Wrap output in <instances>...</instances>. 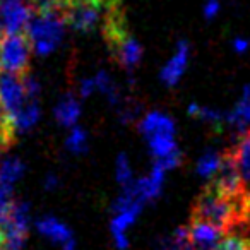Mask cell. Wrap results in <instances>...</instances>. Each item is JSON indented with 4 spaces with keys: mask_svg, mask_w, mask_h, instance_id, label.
Segmentation results:
<instances>
[{
    "mask_svg": "<svg viewBox=\"0 0 250 250\" xmlns=\"http://www.w3.org/2000/svg\"><path fill=\"white\" fill-rule=\"evenodd\" d=\"M247 206H249L247 195L231 197L211 184L195 201L192 218L209 221L228 233L243 218Z\"/></svg>",
    "mask_w": 250,
    "mask_h": 250,
    "instance_id": "cell-1",
    "label": "cell"
},
{
    "mask_svg": "<svg viewBox=\"0 0 250 250\" xmlns=\"http://www.w3.org/2000/svg\"><path fill=\"white\" fill-rule=\"evenodd\" d=\"M65 22L62 7L35 9L31 21L24 31L33 52L42 57L55 52L63 38Z\"/></svg>",
    "mask_w": 250,
    "mask_h": 250,
    "instance_id": "cell-2",
    "label": "cell"
},
{
    "mask_svg": "<svg viewBox=\"0 0 250 250\" xmlns=\"http://www.w3.org/2000/svg\"><path fill=\"white\" fill-rule=\"evenodd\" d=\"M143 202L134 194H130L127 188H124L122 195L115 201L113 208H111L113 218H111L110 228L111 236H113V245L117 250H127V247H129L127 231L136 223L139 212L143 211Z\"/></svg>",
    "mask_w": 250,
    "mask_h": 250,
    "instance_id": "cell-3",
    "label": "cell"
},
{
    "mask_svg": "<svg viewBox=\"0 0 250 250\" xmlns=\"http://www.w3.org/2000/svg\"><path fill=\"white\" fill-rule=\"evenodd\" d=\"M31 52V43L26 33L5 35L0 45V70L19 74V76L28 74Z\"/></svg>",
    "mask_w": 250,
    "mask_h": 250,
    "instance_id": "cell-4",
    "label": "cell"
},
{
    "mask_svg": "<svg viewBox=\"0 0 250 250\" xmlns=\"http://www.w3.org/2000/svg\"><path fill=\"white\" fill-rule=\"evenodd\" d=\"M31 98L26 91L24 76L0 70V106L4 108L9 120H12Z\"/></svg>",
    "mask_w": 250,
    "mask_h": 250,
    "instance_id": "cell-5",
    "label": "cell"
},
{
    "mask_svg": "<svg viewBox=\"0 0 250 250\" xmlns=\"http://www.w3.org/2000/svg\"><path fill=\"white\" fill-rule=\"evenodd\" d=\"M29 228V206L26 202H12L4 219V250H24Z\"/></svg>",
    "mask_w": 250,
    "mask_h": 250,
    "instance_id": "cell-6",
    "label": "cell"
},
{
    "mask_svg": "<svg viewBox=\"0 0 250 250\" xmlns=\"http://www.w3.org/2000/svg\"><path fill=\"white\" fill-rule=\"evenodd\" d=\"M35 7L24 0H0V29L5 35L24 33L33 18Z\"/></svg>",
    "mask_w": 250,
    "mask_h": 250,
    "instance_id": "cell-7",
    "label": "cell"
},
{
    "mask_svg": "<svg viewBox=\"0 0 250 250\" xmlns=\"http://www.w3.org/2000/svg\"><path fill=\"white\" fill-rule=\"evenodd\" d=\"M167 168L160 163H154L151 171L146 175V177L139 178V180H134L129 187H124L134 194L137 199H139L143 204H147V202L154 201L158 195L163 190V184H165V173H167Z\"/></svg>",
    "mask_w": 250,
    "mask_h": 250,
    "instance_id": "cell-8",
    "label": "cell"
},
{
    "mask_svg": "<svg viewBox=\"0 0 250 250\" xmlns=\"http://www.w3.org/2000/svg\"><path fill=\"white\" fill-rule=\"evenodd\" d=\"M212 185L221 192H225L226 195H231V197H243L245 195L242 190V180H240L233 151H226L223 154V163L216 177L212 178Z\"/></svg>",
    "mask_w": 250,
    "mask_h": 250,
    "instance_id": "cell-9",
    "label": "cell"
},
{
    "mask_svg": "<svg viewBox=\"0 0 250 250\" xmlns=\"http://www.w3.org/2000/svg\"><path fill=\"white\" fill-rule=\"evenodd\" d=\"M188 229V240H190L194 250H211L225 238L226 231L219 226L212 225L209 221L192 218Z\"/></svg>",
    "mask_w": 250,
    "mask_h": 250,
    "instance_id": "cell-10",
    "label": "cell"
},
{
    "mask_svg": "<svg viewBox=\"0 0 250 250\" xmlns=\"http://www.w3.org/2000/svg\"><path fill=\"white\" fill-rule=\"evenodd\" d=\"M36 229H38L43 236L52 240L53 243L62 247V250H76L77 243H76V240H74L72 231H70L69 226L60 221V219L53 218V216H45V218L36 221Z\"/></svg>",
    "mask_w": 250,
    "mask_h": 250,
    "instance_id": "cell-11",
    "label": "cell"
},
{
    "mask_svg": "<svg viewBox=\"0 0 250 250\" xmlns=\"http://www.w3.org/2000/svg\"><path fill=\"white\" fill-rule=\"evenodd\" d=\"M188 57H190V46H188L187 42H180L177 45V50H175L173 57L168 60L167 63L161 69V81L167 86H175L178 84V81L182 79V76L185 74L188 65Z\"/></svg>",
    "mask_w": 250,
    "mask_h": 250,
    "instance_id": "cell-12",
    "label": "cell"
},
{
    "mask_svg": "<svg viewBox=\"0 0 250 250\" xmlns=\"http://www.w3.org/2000/svg\"><path fill=\"white\" fill-rule=\"evenodd\" d=\"M231 151L242 180V190L247 197H250V130L240 134L238 143Z\"/></svg>",
    "mask_w": 250,
    "mask_h": 250,
    "instance_id": "cell-13",
    "label": "cell"
},
{
    "mask_svg": "<svg viewBox=\"0 0 250 250\" xmlns=\"http://www.w3.org/2000/svg\"><path fill=\"white\" fill-rule=\"evenodd\" d=\"M139 130L144 137L161 132H175V122L163 111H149L139 122Z\"/></svg>",
    "mask_w": 250,
    "mask_h": 250,
    "instance_id": "cell-14",
    "label": "cell"
},
{
    "mask_svg": "<svg viewBox=\"0 0 250 250\" xmlns=\"http://www.w3.org/2000/svg\"><path fill=\"white\" fill-rule=\"evenodd\" d=\"M226 122L242 134L250 130V86H245L236 106L226 115Z\"/></svg>",
    "mask_w": 250,
    "mask_h": 250,
    "instance_id": "cell-15",
    "label": "cell"
},
{
    "mask_svg": "<svg viewBox=\"0 0 250 250\" xmlns=\"http://www.w3.org/2000/svg\"><path fill=\"white\" fill-rule=\"evenodd\" d=\"M81 117V104L74 94H65L55 106V118L63 127H76Z\"/></svg>",
    "mask_w": 250,
    "mask_h": 250,
    "instance_id": "cell-16",
    "label": "cell"
},
{
    "mask_svg": "<svg viewBox=\"0 0 250 250\" xmlns=\"http://www.w3.org/2000/svg\"><path fill=\"white\" fill-rule=\"evenodd\" d=\"M38 118H40L38 98H31L11 122L16 134H22V132H28L29 129H33L36 125V122H38Z\"/></svg>",
    "mask_w": 250,
    "mask_h": 250,
    "instance_id": "cell-17",
    "label": "cell"
},
{
    "mask_svg": "<svg viewBox=\"0 0 250 250\" xmlns=\"http://www.w3.org/2000/svg\"><path fill=\"white\" fill-rule=\"evenodd\" d=\"M24 175V163L16 156H7L0 161V184L14 187V184Z\"/></svg>",
    "mask_w": 250,
    "mask_h": 250,
    "instance_id": "cell-18",
    "label": "cell"
},
{
    "mask_svg": "<svg viewBox=\"0 0 250 250\" xmlns=\"http://www.w3.org/2000/svg\"><path fill=\"white\" fill-rule=\"evenodd\" d=\"M221 163H223V154L216 153V151H208V153L199 158L195 171H197V175L201 178H209V180H212V178L216 177V173H218Z\"/></svg>",
    "mask_w": 250,
    "mask_h": 250,
    "instance_id": "cell-19",
    "label": "cell"
},
{
    "mask_svg": "<svg viewBox=\"0 0 250 250\" xmlns=\"http://www.w3.org/2000/svg\"><path fill=\"white\" fill-rule=\"evenodd\" d=\"M94 83H96V89L100 91V93H103L104 96L110 100V103H113V104L120 103V91H118L117 84L113 83V79L108 76V72H104V70L98 72L96 76H94Z\"/></svg>",
    "mask_w": 250,
    "mask_h": 250,
    "instance_id": "cell-20",
    "label": "cell"
},
{
    "mask_svg": "<svg viewBox=\"0 0 250 250\" xmlns=\"http://www.w3.org/2000/svg\"><path fill=\"white\" fill-rule=\"evenodd\" d=\"M188 113L192 117H197L199 120L208 122L211 125H223V122H226V117H223V113H219L218 110L209 106H199V104H190L188 106Z\"/></svg>",
    "mask_w": 250,
    "mask_h": 250,
    "instance_id": "cell-21",
    "label": "cell"
},
{
    "mask_svg": "<svg viewBox=\"0 0 250 250\" xmlns=\"http://www.w3.org/2000/svg\"><path fill=\"white\" fill-rule=\"evenodd\" d=\"M132 175V167H130L127 154H118L117 161H115V178H117V182L122 187H129L134 182Z\"/></svg>",
    "mask_w": 250,
    "mask_h": 250,
    "instance_id": "cell-22",
    "label": "cell"
},
{
    "mask_svg": "<svg viewBox=\"0 0 250 250\" xmlns=\"http://www.w3.org/2000/svg\"><path fill=\"white\" fill-rule=\"evenodd\" d=\"M65 147L70 153H84L87 149V132L81 127H72L65 139Z\"/></svg>",
    "mask_w": 250,
    "mask_h": 250,
    "instance_id": "cell-23",
    "label": "cell"
},
{
    "mask_svg": "<svg viewBox=\"0 0 250 250\" xmlns=\"http://www.w3.org/2000/svg\"><path fill=\"white\" fill-rule=\"evenodd\" d=\"M211 250H250V240L242 235H236V233H228Z\"/></svg>",
    "mask_w": 250,
    "mask_h": 250,
    "instance_id": "cell-24",
    "label": "cell"
},
{
    "mask_svg": "<svg viewBox=\"0 0 250 250\" xmlns=\"http://www.w3.org/2000/svg\"><path fill=\"white\" fill-rule=\"evenodd\" d=\"M11 195H12V188L4 184H0V218L5 219L9 209H11V206H12Z\"/></svg>",
    "mask_w": 250,
    "mask_h": 250,
    "instance_id": "cell-25",
    "label": "cell"
},
{
    "mask_svg": "<svg viewBox=\"0 0 250 250\" xmlns=\"http://www.w3.org/2000/svg\"><path fill=\"white\" fill-rule=\"evenodd\" d=\"M96 91V83H94V77H89V79H84L83 83H81V96L83 98H87L91 96V94Z\"/></svg>",
    "mask_w": 250,
    "mask_h": 250,
    "instance_id": "cell-26",
    "label": "cell"
},
{
    "mask_svg": "<svg viewBox=\"0 0 250 250\" xmlns=\"http://www.w3.org/2000/svg\"><path fill=\"white\" fill-rule=\"evenodd\" d=\"M219 12V2L218 0H208L204 5V18L212 19Z\"/></svg>",
    "mask_w": 250,
    "mask_h": 250,
    "instance_id": "cell-27",
    "label": "cell"
},
{
    "mask_svg": "<svg viewBox=\"0 0 250 250\" xmlns=\"http://www.w3.org/2000/svg\"><path fill=\"white\" fill-rule=\"evenodd\" d=\"M65 0H33L35 9H45V7H62Z\"/></svg>",
    "mask_w": 250,
    "mask_h": 250,
    "instance_id": "cell-28",
    "label": "cell"
},
{
    "mask_svg": "<svg viewBox=\"0 0 250 250\" xmlns=\"http://www.w3.org/2000/svg\"><path fill=\"white\" fill-rule=\"evenodd\" d=\"M250 43L249 40L245 38H235L233 40V50H235L236 53H245L247 50H249Z\"/></svg>",
    "mask_w": 250,
    "mask_h": 250,
    "instance_id": "cell-29",
    "label": "cell"
},
{
    "mask_svg": "<svg viewBox=\"0 0 250 250\" xmlns=\"http://www.w3.org/2000/svg\"><path fill=\"white\" fill-rule=\"evenodd\" d=\"M57 185H59V178H57L55 175H48V177H46V180H45V187L52 190V188H55Z\"/></svg>",
    "mask_w": 250,
    "mask_h": 250,
    "instance_id": "cell-30",
    "label": "cell"
},
{
    "mask_svg": "<svg viewBox=\"0 0 250 250\" xmlns=\"http://www.w3.org/2000/svg\"><path fill=\"white\" fill-rule=\"evenodd\" d=\"M4 240H5V233H4V218H0V250H4Z\"/></svg>",
    "mask_w": 250,
    "mask_h": 250,
    "instance_id": "cell-31",
    "label": "cell"
},
{
    "mask_svg": "<svg viewBox=\"0 0 250 250\" xmlns=\"http://www.w3.org/2000/svg\"><path fill=\"white\" fill-rule=\"evenodd\" d=\"M2 40H4V36H2V29H0V45H2Z\"/></svg>",
    "mask_w": 250,
    "mask_h": 250,
    "instance_id": "cell-32",
    "label": "cell"
},
{
    "mask_svg": "<svg viewBox=\"0 0 250 250\" xmlns=\"http://www.w3.org/2000/svg\"><path fill=\"white\" fill-rule=\"evenodd\" d=\"M2 149H4V147H2V146H0V153H2ZM0 161H2V160H0Z\"/></svg>",
    "mask_w": 250,
    "mask_h": 250,
    "instance_id": "cell-33",
    "label": "cell"
}]
</instances>
